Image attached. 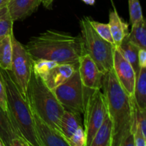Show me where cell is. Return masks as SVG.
Listing matches in <instances>:
<instances>
[{
  "label": "cell",
  "mask_w": 146,
  "mask_h": 146,
  "mask_svg": "<svg viewBox=\"0 0 146 146\" xmlns=\"http://www.w3.org/2000/svg\"><path fill=\"white\" fill-rule=\"evenodd\" d=\"M84 126L86 136V146H90L96 132L108 113L105 96L101 90L84 88Z\"/></svg>",
  "instance_id": "6"
},
{
  "label": "cell",
  "mask_w": 146,
  "mask_h": 146,
  "mask_svg": "<svg viewBox=\"0 0 146 146\" xmlns=\"http://www.w3.org/2000/svg\"><path fill=\"white\" fill-rule=\"evenodd\" d=\"M113 70L125 92L129 96H133L136 74L131 64L125 59L116 46L113 51Z\"/></svg>",
  "instance_id": "9"
},
{
  "label": "cell",
  "mask_w": 146,
  "mask_h": 146,
  "mask_svg": "<svg viewBox=\"0 0 146 146\" xmlns=\"http://www.w3.org/2000/svg\"><path fill=\"white\" fill-rule=\"evenodd\" d=\"M81 1L85 3L86 4H88V5L91 6L94 5V4L96 2V0H81Z\"/></svg>",
  "instance_id": "34"
},
{
  "label": "cell",
  "mask_w": 146,
  "mask_h": 146,
  "mask_svg": "<svg viewBox=\"0 0 146 146\" xmlns=\"http://www.w3.org/2000/svg\"><path fill=\"white\" fill-rule=\"evenodd\" d=\"M108 25L113 38L114 44L115 46L118 47L123 40L129 34L128 23L125 22L118 15L116 10L114 9L109 13Z\"/></svg>",
  "instance_id": "14"
},
{
  "label": "cell",
  "mask_w": 146,
  "mask_h": 146,
  "mask_svg": "<svg viewBox=\"0 0 146 146\" xmlns=\"http://www.w3.org/2000/svg\"><path fill=\"white\" fill-rule=\"evenodd\" d=\"M0 146H5L4 145V142H3L2 139L1 138V137H0Z\"/></svg>",
  "instance_id": "35"
},
{
  "label": "cell",
  "mask_w": 146,
  "mask_h": 146,
  "mask_svg": "<svg viewBox=\"0 0 146 146\" xmlns=\"http://www.w3.org/2000/svg\"><path fill=\"white\" fill-rule=\"evenodd\" d=\"M102 88L106 101L108 114L113 123L111 146H121L126 135L135 131V101L120 84L113 70L104 75Z\"/></svg>",
  "instance_id": "1"
},
{
  "label": "cell",
  "mask_w": 146,
  "mask_h": 146,
  "mask_svg": "<svg viewBox=\"0 0 146 146\" xmlns=\"http://www.w3.org/2000/svg\"><path fill=\"white\" fill-rule=\"evenodd\" d=\"M121 146H135L134 135L133 133H131L124 138L121 143Z\"/></svg>",
  "instance_id": "31"
},
{
  "label": "cell",
  "mask_w": 146,
  "mask_h": 146,
  "mask_svg": "<svg viewBox=\"0 0 146 146\" xmlns=\"http://www.w3.org/2000/svg\"><path fill=\"white\" fill-rule=\"evenodd\" d=\"M13 21L7 6L0 8V42L13 34Z\"/></svg>",
  "instance_id": "22"
},
{
  "label": "cell",
  "mask_w": 146,
  "mask_h": 146,
  "mask_svg": "<svg viewBox=\"0 0 146 146\" xmlns=\"http://www.w3.org/2000/svg\"><path fill=\"white\" fill-rule=\"evenodd\" d=\"M80 27L84 54L89 56L100 71L105 75L113 69V51L115 46L97 34L90 23V17L81 19Z\"/></svg>",
  "instance_id": "5"
},
{
  "label": "cell",
  "mask_w": 146,
  "mask_h": 146,
  "mask_svg": "<svg viewBox=\"0 0 146 146\" xmlns=\"http://www.w3.org/2000/svg\"><path fill=\"white\" fill-rule=\"evenodd\" d=\"M138 66L140 68L146 67V49L140 48L138 54Z\"/></svg>",
  "instance_id": "30"
},
{
  "label": "cell",
  "mask_w": 146,
  "mask_h": 146,
  "mask_svg": "<svg viewBox=\"0 0 146 146\" xmlns=\"http://www.w3.org/2000/svg\"><path fill=\"white\" fill-rule=\"evenodd\" d=\"M10 146H31L24 138L20 135H16L11 141Z\"/></svg>",
  "instance_id": "29"
},
{
  "label": "cell",
  "mask_w": 146,
  "mask_h": 146,
  "mask_svg": "<svg viewBox=\"0 0 146 146\" xmlns=\"http://www.w3.org/2000/svg\"><path fill=\"white\" fill-rule=\"evenodd\" d=\"M34 130L39 146H69L59 131L47 123L32 111Z\"/></svg>",
  "instance_id": "11"
},
{
  "label": "cell",
  "mask_w": 146,
  "mask_h": 146,
  "mask_svg": "<svg viewBox=\"0 0 146 146\" xmlns=\"http://www.w3.org/2000/svg\"><path fill=\"white\" fill-rule=\"evenodd\" d=\"M68 142L69 146H86V136L83 125L78 127Z\"/></svg>",
  "instance_id": "26"
},
{
  "label": "cell",
  "mask_w": 146,
  "mask_h": 146,
  "mask_svg": "<svg viewBox=\"0 0 146 146\" xmlns=\"http://www.w3.org/2000/svg\"><path fill=\"white\" fill-rule=\"evenodd\" d=\"M41 0H10L7 7L13 21L24 20L36 11Z\"/></svg>",
  "instance_id": "13"
},
{
  "label": "cell",
  "mask_w": 146,
  "mask_h": 146,
  "mask_svg": "<svg viewBox=\"0 0 146 146\" xmlns=\"http://www.w3.org/2000/svg\"><path fill=\"white\" fill-rule=\"evenodd\" d=\"M117 48H118V50L122 54L123 56L125 58V59L132 66L137 77L140 71L138 59V54L140 48L135 45H134L132 42H131L127 36L123 40L122 42Z\"/></svg>",
  "instance_id": "17"
},
{
  "label": "cell",
  "mask_w": 146,
  "mask_h": 146,
  "mask_svg": "<svg viewBox=\"0 0 146 146\" xmlns=\"http://www.w3.org/2000/svg\"><path fill=\"white\" fill-rule=\"evenodd\" d=\"M0 106L1 108L7 112V92H6V86L4 77L0 69Z\"/></svg>",
  "instance_id": "27"
},
{
  "label": "cell",
  "mask_w": 146,
  "mask_h": 146,
  "mask_svg": "<svg viewBox=\"0 0 146 146\" xmlns=\"http://www.w3.org/2000/svg\"><path fill=\"white\" fill-rule=\"evenodd\" d=\"M136 120V119H135ZM135 146H146V137L144 136L141 132V129L138 127V124L135 125V131H133Z\"/></svg>",
  "instance_id": "28"
},
{
  "label": "cell",
  "mask_w": 146,
  "mask_h": 146,
  "mask_svg": "<svg viewBox=\"0 0 146 146\" xmlns=\"http://www.w3.org/2000/svg\"><path fill=\"white\" fill-rule=\"evenodd\" d=\"M53 91L64 109L80 115L83 114L85 101L84 87L78 68L66 81Z\"/></svg>",
  "instance_id": "7"
},
{
  "label": "cell",
  "mask_w": 146,
  "mask_h": 146,
  "mask_svg": "<svg viewBox=\"0 0 146 146\" xmlns=\"http://www.w3.org/2000/svg\"><path fill=\"white\" fill-rule=\"evenodd\" d=\"M16 135H18L16 133L8 113L0 106V137L4 145L10 146L11 140Z\"/></svg>",
  "instance_id": "20"
},
{
  "label": "cell",
  "mask_w": 146,
  "mask_h": 146,
  "mask_svg": "<svg viewBox=\"0 0 146 146\" xmlns=\"http://www.w3.org/2000/svg\"><path fill=\"white\" fill-rule=\"evenodd\" d=\"M80 125H83L80 115L65 110L59 121V131L68 141L76 130Z\"/></svg>",
  "instance_id": "15"
},
{
  "label": "cell",
  "mask_w": 146,
  "mask_h": 146,
  "mask_svg": "<svg viewBox=\"0 0 146 146\" xmlns=\"http://www.w3.org/2000/svg\"><path fill=\"white\" fill-rule=\"evenodd\" d=\"M57 64H58L56 61L44 58L32 60V71L36 75L42 78Z\"/></svg>",
  "instance_id": "23"
},
{
  "label": "cell",
  "mask_w": 146,
  "mask_h": 146,
  "mask_svg": "<svg viewBox=\"0 0 146 146\" xmlns=\"http://www.w3.org/2000/svg\"><path fill=\"white\" fill-rule=\"evenodd\" d=\"M27 99L33 112L59 131V121L65 109L58 101L54 91L50 90L33 71L27 87Z\"/></svg>",
  "instance_id": "4"
},
{
  "label": "cell",
  "mask_w": 146,
  "mask_h": 146,
  "mask_svg": "<svg viewBox=\"0 0 146 146\" xmlns=\"http://www.w3.org/2000/svg\"><path fill=\"white\" fill-rule=\"evenodd\" d=\"M78 73L83 86L86 89L101 90L104 74L100 71L92 58L83 54L78 59Z\"/></svg>",
  "instance_id": "10"
},
{
  "label": "cell",
  "mask_w": 146,
  "mask_h": 146,
  "mask_svg": "<svg viewBox=\"0 0 146 146\" xmlns=\"http://www.w3.org/2000/svg\"><path fill=\"white\" fill-rule=\"evenodd\" d=\"M4 77L7 92V113L18 135L25 138L31 146H39L31 108L16 84L11 71L0 68Z\"/></svg>",
  "instance_id": "3"
},
{
  "label": "cell",
  "mask_w": 146,
  "mask_h": 146,
  "mask_svg": "<svg viewBox=\"0 0 146 146\" xmlns=\"http://www.w3.org/2000/svg\"><path fill=\"white\" fill-rule=\"evenodd\" d=\"M41 4H43V5H44L46 8L48 9H51L52 2L54 0H41Z\"/></svg>",
  "instance_id": "32"
},
{
  "label": "cell",
  "mask_w": 146,
  "mask_h": 146,
  "mask_svg": "<svg viewBox=\"0 0 146 146\" xmlns=\"http://www.w3.org/2000/svg\"><path fill=\"white\" fill-rule=\"evenodd\" d=\"M9 1L10 0H0V8L7 6Z\"/></svg>",
  "instance_id": "33"
},
{
  "label": "cell",
  "mask_w": 146,
  "mask_h": 146,
  "mask_svg": "<svg viewBox=\"0 0 146 146\" xmlns=\"http://www.w3.org/2000/svg\"><path fill=\"white\" fill-rule=\"evenodd\" d=\"M12 42V61L11 74L23 96L27 98V91L32 74V59L25 46L11 34Z\"/></svg>",
  "instance_id": "8"
},
{
  "label": "cell",
  "mask_w": 146,
  "mask_h": 146,
  "mask_svg": "<svg viewBox=\"0 0 146 146\" xmlns=\"http://www.w3.org/2000/svg\"><path fill=\"white\" fill-rule=\"evenodd\" d=\"M11 34L6 36L0 42V68L10 71L12 61Z\"/></svg>",
  "instance_id": "21"
},
{
  "label": "cell",
  "mask_w": 146,
  "mask_h": 146,
  "mask_svg": "<svg viewBox=\"0 0 146 146\" xmlns=\"http://www.w3.org/2000/svg\"><path fill=\"white\" fill-rule=\"evenodd\" d=\"M78 63L76 64H58L41 78L50 90L54 91L73 75L78 68Z\"/></svg>",
  "instance_id": "12"
},
{
  "label": "cell",
  "mask_w": 146,
  "mask_h": 146,
  "mask_svg": "<svg viewBox=\"0 0 146 146\" xmlns=\"http://www.w3.org/2000/svg\"><path fill=\"white\" fill-rule=\"evenodd\" d=\"M129 9L130 22L131 24L143 18L142 7L139 0H128Z\"/></svg>",
  "instance_id": "25"
},
{
  "label": "cell",
  "mask_w": 146,
  "mask_h": 146,
  "mask_svg": "<svg viewBox=\"0 0 146 146\" xmlns=\"http://www.w3.org/2000/svg\"><path fill=\"white\" fill-rule=\"evenodd\" d=\"M24 46L32 60L44 58L58 64H78L84 54L81 35L53 29L31 37Z\"/></svg>",
  "instance_id": "2"
},
{
  "label": "cell",
  "mask_w": 146,
  "mask_h": 146,
  "mask_svg": "<svg viewBox=\"0 0 146 146\" xmlns=\"http://www.w3.org/2000/svg\"><path fill=\"white\" fill-rule=\"evenodd\" d=\"M127 37L139 48L146 49V25L144 17L132 24L131 31Z\"/></svg>",
  "instance_id": "19"
},
{
  "label": "cell",
  "mask_w": 146,
  "mask_h": 146,
  "mask_svg": "<svg viewBox=\"0 0 146 146\" xmlns=\"http://www.w3.org/2000/svg\"><path fill=\"white\" fill-rule=\"evenodd\" d=\"M134 99L141 109L146 110V67L140 68L134 91Z\"/></svg>",
  "instance_id": "18"
},
{
  "label": "cell",
  "mask_w": 146,
  "mask_h": 146,
  "mask_svg": "<svg viewBox=\"0 0 146 146\" xmlns=\"http://www.w3.org/2000/svg\"><path fill=\"white\" fill-rule=\"evenodd\" d=\"M113 135V123L107 113L101 126L93 138L90 146H111Z\"/></svg>",
  "instance_id": "16"
},
{
  "label": "cell",
  "mask_w": 146,
  "mask_h": 146,
  "mask_svg": "<svg viewBox=\"0 0 146 146\" xmlns=\"http://www.w3.org/2000/svg\"><path fill=\"white\" fill-rule=\"evenodd\" d=\"M90 23H91V26L94 29V30L96 31L97 34L101 38H103L106 41H108V42L111 43V44H114L113 38L108 24H104V23L98 22V21L92 20L91 18H90Z\"/></svg>",
  "instance_id": "24"
}]
</instances>
